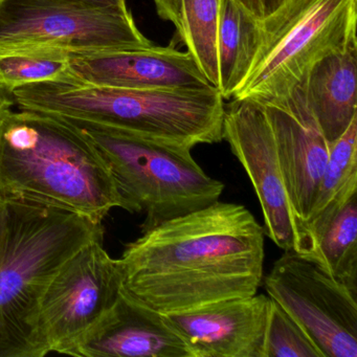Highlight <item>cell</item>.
I'll return each instance as SVG.
<instances>
[{
  "instance_id": "obj_1",
  "label": "cell",
  "mask_w": 357,
  "mask_h": 357,
  "mask_svg": "<svg viewBox=\"0 0 357 357\" xmlns=\"http://www.w3.org/2000/svg\"><path fill=\"white\" fill-rule=\"evenodd\" d=\"M264 259L263 225L217 200L143 231L118 262L123 291L166 314L258 294Z\"/></svg>"
},
{
  "instance_id": "obj_2",
  "label": "cell",
  "mask_w": 357,
  "mask_h": 357,
  "mask_svg": "<svg viewBox=\"0 0 357 357\" xmlns=\"http://www.w3.org/2000/svg\"><path fill=\"white\" fill-rule=\"evenodd\" d=\"M0 202L76 213L102 223L126 204L104 158L72 123L43 112L0 116Z\"/></svg>"
},
{
  "instance_id": "obj_3",
  "label": "cell",
  "mask_w": 357,
  "mask_h": 357,
  "mask_svg": "<svg viewBox=\"0 0 357 357\" xmlns=\"http://www.w3.org/2000/svg\"><path fill=\"white\" fill-rule=\"evenodd\" d=\"M20 109L130 133L183 149L223 141L225 104L217 87L125 89L41 82L12 91Z\"/></svg>"
},
{
  "instance_id": "obj_4",
  "label": "cell",
  "mask_w": 357,
  "mask_h": 357,
  "mask_svg": "<svg viewBox=\"0 0 357 357\" xmlns=\"http://www.w3.org/2000/svg\"><path fill=\"white\" fill-rule=\"evenodd\" d=\"M0 250V357H43L36 317L52 278L77 250L103 240L102 223L76 213L24 202H3Z\"/></svg>"
},
{
  "instance_id": "obj_5",
  "label": "cell",
  "mask_w": 357,
  "mask_h": 357,
  "mask_svg": "<svg viewBox=\"0 0 357 357\" xmlns=\"http://www.w3.org/2000/svg\"><path fill=\"white\" fill-rule=\"evenodd\" d=\"M66 121L81 129L96 146L116 181L126 211L145 215L142 233L210 206L225 191V183L202 170L192 150Z\"/></svg>"
},
{
  "instance_id": "obj_6",
  "label": "cell",
  "mask_w": 357,
  "mask_h": 357,
  "mask_svg": "<svg viewBox=\"0 0 357 357\" xmlns=\"http://www.w3.org/2000/svg\"><path fill=\"white\" fill-rule=\"evenodd\" d=\"M357 0H285L261 20V43L233 99L279 102L314 64L356 39Z\"/></svg>"
},
{
  "instance_id": "obj_7",
  "label": "cell",
  "mask_w": 357,
  "mask_h": 357,
  "mask_svg": "<svg viewBox=\"0 0 357 357\" xmlns=\"http://www.w3.org/2000/svg\"><path fill=\"white\" fill-rule=\"evenodd\" d=\"M150 45L129 10L73 0H0V51L54 47L89 52Z\"/></svg>"
},
{
  "instance_id": "obj_8",
  "label": "cell",
  "mask_w": 357,
  "mask_h": 357,
  "mask_svg": "<svg viewBox=\"0 0 357 357\" xmlns=\"http://www.w3.org/2000/svg\"><path fill=\"white\" fill-rule=\"evenodd\" d=\"M263 282L323 357H357V290L294 250H284Z\"/></svg>"
},
{
  "instance_id": "obj_9",
  "label": "cell",
  "mask_w": 357,
  "mask_h": 357,
  "mask_svg": "<svg viewBox=\"0 0 357 357\" xmlns=\"http://www.w3.org/2000/svg\"><path fill=\"white\" fill-rule=\"evenodd\" d=\"M122 291L118 259L93 240L64 262L39 302L36 329L45 352L68 351L116 304Z\"/></svg>"
},
{
  "instance_id": "obj_10",
  "label": "cell",
  "mask_w": 357,
  "mask_h": 357,
  "mask_svg": "<svg viewBox=\"0 0 357 357\" xmlns=\"http://www.w3.org/2000/svg\"><path fill=\"white\" fill-rule=\"evenodd\" d=\"M225 107L223 139L243 167L260 202L265 236L296 250L298 233L266 112L260 102L233 99Z\"/></svg>"
},
{
  "instance_id": "obj_11",
  "label": "cell",
  "mask_w": 357,
  "mask_h": 357,
  "mask_svg": "<svg viewBox=\"0 0 357 357\" xmlns=\"http://www.w3.org/2000/svg\"><path fill=\"white\" fill-rule=\"evenodd\" d=\"M74 83L125 89H212L189 52L150 45L139 49L68 52Z\"/></svg>"
},
{
  "instance_id": "obj_12",
  "label": "cell",
  "mask_w": 357,
  "mask_h": 357,
  "mask_svg": "<svg viewBox=\"0 0 357 357\" xmlns=\"http://www.w3.org/2000/svg\"><path fill=\"white\" fill-rule=\"evenodd\" d=\"M275 139L286 192L298 233L296 252H301L303 227L311 212L329 160L326 141L300 98L261 103Z\"/></svg>"
},
{
  "instance_id": "obj_13",
  "label": "cell",
  "mask_w": 357,
  "mask_h": 357,
  "mask_svg": "<svg viewBox=\"0 0 357 357\" xmlns=\"http://www.w3.org/2000/svg\"><path fill=\"white\" fill-rule=\"evenodd\" d=\"M271 298H227L165 317L193 357H263Z\"/></svg>"
},
{
  "instance_id": "obj_14",
  "label": "cell",
  "mask_w": 357,
  "mask_h": 357,
  "mask_svg": "<svg viewBox=\"0 0 357 357\" xmlns=\"http://www.w3.org/2000/svg\"><path fill=\"white\" fill-rule=\"evenodd\" d=\"M77 357H193L158 312L121 291L116 304L68 351Z\"/></svg>"
},
{
  "instance_id": "obj_15",
  "label": "cell",
  "mask_w": 357,
  "mask_h": 357,
  "mask_svg": "<svg viewBox=\"0 0 357 357\" xmlns=\"http://www.w3.org/2000/svg\"><path fill=\"white\" fill-rule=\"evenodd\" d=\"M290 96L300 98L328 143L336 141L357 118V39L314 64Z\"/></svg>"
},
{
  "instance_id": "obj_16",
  "label": "cell",
  "mask_w": 357,
  "mask_h": 357,
  "mask_svg": "<svg viewBox=\"0 0 357 357\" xmlns=\"http://www.w3.org/2000/svg\"><path fill=\"white\" fill-rule=\"evenodd\" d=\"M354 193H357V118L336 141L330 143L329 160L303 227L300 254L314 252L317 240L334 213Z\"/></svg>"
},
{
  "instance_id": "obj_17",
  "label": "cell",
  "mask_w": 357,
  "mask_h": 357,
  "mask_svg": "<svg viewBox=\"0 0 357 357\" xmlns=\"http://www.w3.org/2000/svg\"><path fill=\"white\" fill-rule=\"evenodd\" d=\"M261 43V20L236 0H221L217 35L218 89L233 99L248 77Z\"/></svg>"
},
{
  "instance_id": "obj_18",
  "label": "cell",
  "mask_w": 357,
  "mask_h": 357,
  "mask_svg": "<svg viewBox=\"0 0 357 357\" xmlns=\"http://www.w3.org/2000/svg\"><path fill=\"white\" fill-rule=\"evenodd\" d=\"M306 256L357 290V193L347 198L334 213L321 231L314 252Z\"/></svg>"
},
{
  "instance_id": "obj_19",
  "label": "cell",
  "mask_w": 357,
  "mask_h": 357,
  "mask_svg": "<svg viewBox=\"0 0 357 357\" xmlns=\"http://www.w3.org/2000/svg\"><path fill=\"white\" fill-rule=\"evenodd\" d=\"M41 82L74 83L68 51L54 47H20L0 51V86L14 89Z\"/></svg>"
},
{
  "instance_id": "obj_20",
  "label": "cell",
  "mask_w": 357,
  "mask_h": 357,
  "mask_svg": "<svg viewBox=\"0 0 357 357\" xmlns=\"http://www.w3.org/2000/svg\"><path fill=\"white\" fill-rule=\"evenodd\" d=\"M221 0H181L183 40L213 86L218 89L217 35Z\"/></svg>"
},
{
  "instance_id": "obj_21",
  "label": "cell",
  "mask_w": 357,
  "mask_h": 357,
  "mask_svg": "<svg viewBox=\"0 0 357 357\" xmlns=\"http://www.w3.org/2000/svg\"><path fill=\"white\" fill-rule=\"evenodd\" d=\"M263 357H323V355L298 323L271 298Z\"/></svg>"
},
{
  "instance_id": "obj_22",
  "label": "cell",
  "mask_w": 357,
  "mask_h": 357,
  "mask_svg": "<svg viewBox=\"0 0 357 357\" xmlns=\"http://www.w3.org/2000/svg\"><path fill=\"white\" fill-rule=\"evenodd\" d=\"M156 12L162 20L171 22L176 29L179 39L183 40V26L181 0H153Z\"/></svg>"
},
{
  "instance_id": "obj_23",
  "label": "cell",
  "mask_w": 357,
  "mask_h": 357,
  "mask_svg": "<svg viewBox=\"0 0 357 357\" xmlns=\"http://www.w3.org/2000/svg\"><path fill=\"white\" fill-rule=\"evenodd\" d=\"M246 11L259 20H265L277 11L285 0H236Z\"/></svg>"
},
{
  "instance_id": "obj_24",
  "label": "cell",
  "mask_w": 357,
  "mask_h": 357,
  "mask_svg": "<svg viewBox=\"0 0 357 357\" xmlns=\"http://www.w3.org/2000/svg\"><path fill=\"white\" fill-rule=\"evenodd\" d=\"M73 1L97 6V7L108 8V9L122 10V11L128 10L126 0H73Z\"/></svg>"
},
{
  "instance_id": "obj_25",
  "label": "cell",
  "mask_w": 357,
  "mask_h": 357,
  "mask_svg": "<svg viewBox=\"0 0 357 357\" xmlns=\"http://www.w3.org/2000/svg\"><path fill=\"white\" fill-rule=\"evenodd\" d=\"M15 102L12 97V93L0 86V116L11 110Z\"/></svg>"
},
{
  "instance_id": "obj_26",
  "label": "cell",
  "mask_w": 357,
  "mask_h": 357,
  "mask_svg": "<svg viewBox=\"0 0 357 357\" xmlns=\"http://www.w3.org/2000/svg\"><path fill=\"white\" fill-rule=\"evenodd\" d=\"M6 227V206L3 202H0V250L3 248V239H5Z\"/></svg>"
}]
</instances>
